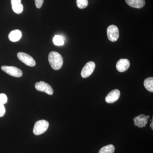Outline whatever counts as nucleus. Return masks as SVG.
I'll list each match as a JSON object with an SVG mask.
<instances>
[{
	"mask_svg": "<svg viewBox=\"0 0 153 153\" xmlns=\"http://www.w3.org/2000/svg\"><path fill=\"white\" fill-rule=\"evenodd\" d=\"M149 118V116H146L144 114H140L136 117L134 118V125L138 127L142 128L146 126L148 123V119Z\"/></svg>",
	"mask_w": 153,
	"mask_h": 153,
	"instance_id": "8",
	"label": "nucleus"
},
{
	"mask_svg": "<svg viewBox=\"0 0 153 153\" xmlns=\"http://www.w3.org/2000/svg\"><path fill=\"white\" fill-rule=\"evenodd\" d=\"M153 118H152V123H151L150 124V127L151 128H152V129L153 130Z\"/></svg>",
	"mask_w": 153,
	"mask_h": 153,
	"instance_id": "21",
	"label": "nucleus"
},
{
	"mask_svg": "<svg viewBox=\"0 0 153 153\" xmlns=\"http://www.w3.org/2000/svg\"><path fill=\"white\" fill-rule=\"evenodd\" d=\"M48 60L51 67L55 70H59L63 65V57L57 52H52L48 56Z\"/></svg>",
	"mask_w": 153,
	"mask_h": 153,
	"instance_id": "1",
	"label": "nucleus"
},
{
	"mask_svg": "<svg viewBox=\"0 0 153 153\" xmlns=\"http://www.w3.org/2000/svg\"><path fill=\"white\" fill-rule=\"evenodd\" d=\"M44 1V0H35L36 7L38 9L41 8V7L43 5Z\"/></svg>",
	"mask_w": 153,
	"mask_h": 153,
	"instance_id": "20",
	"label": "nucleus"
},
{
	"mask_svg": "<svg viewBox=\"0 0 153 153\" xmlns=\"http://www.w3.org/2000/svg\"><path fill=\"white\" fill-rule=\"evenodd\" d=\"M130 65L129 61L127 59H121L117 61L116 64V68L117 71L123 72L128 69Z\"/></svg>",
	"mask_w": 153,
	"mask_h": 153,
	"instance_id": "10",
	"label": "nucleus"
},
{
	"mask_svg": "<svg viewBox=\"0 0 153 153\" xmlns=\"http://www.w3.org/2000/svg\"><path fill=\"white\" fill-rule=\"evenodd\" d=\"M126 2L130 7L135 8H141L145 5V0H126Z\"/></svg>",
	"mask_w": 153,
	"mask_h": 153,
	"instance_id": "12",
	"label": "nucleus"
},
{
	"mask_svg": "<svg viewBox=\"0 0 153 153\" xmlns=\"http://www.w3.org/2000/svg\"><path fill=\"white\" fill-rule=\"evenodd\" d=\"M6 112L5 108L4 105L0 103V117H2Z\"/></svg>",
	"mask_w": 153,
	"mask_h": 153,
	"instance_id": "19",
	"label": "nucleus"
},
{
	"mask_svg": "<svg viewBox=\"0 0 153 153\" xmlns=\"http://www.w3.org/2000/svg\"><path fill=\"white\" fill-rule=\"evenodd\" d=\"M120 95V91L118 89L113 90L106 96L105 98V101L108 103H114L115 102L117 101Z\"/></svg>",
	"mask_w": 153,
	"mask_h": 153,
	"instance_id": "9",
	"label": "nucleus"
},
{
	"mask_svg": "<svg viewBox=\"0 0 153 153\" xmlns=\"http://www.w3.org/2000/svg\"><path fill=\"white\" fill-rule=\"evenodd\" d=\"M144 85L146 89L150 92H153V78L150 77L147 78L144 81Z\"/></svg>",
	"mask_w": 153,
	"mask_h": 153,
	"instance_id": "14",
	"label": "nucleus"
},
{
	"mask_svg": "<svg viewBox=\"0 0 153 153\" xmlns=\"http://www.w3.org/2000/svg\"><path fill=\"white\" fill-rule=\"evenodd\" d=\"M107 35L110 41L111 42L116 41L119 37L118 28L115 25H110L107 29Z\"/></svg>",
	"mask_w": 153,
	"mask_h": 153,
	"instance_id": "3",
	"label": "nucleus"
},
{
	"mask_svg": "<svg viewBox=\"0 0 153 153\" xmlns=\"http://www.w3.org/2000/svg\"><path fill=\"white\" fill-rule=\"evenodd\" d=\"M7 97L5 94H0V103L3 105L6 104L7 102Z\"/></svg>",
	"mask_w": 153,
	"mask_h": 153,
	"instance_id": "18",
	"label": "nucleus"
},
{
	"mask_svg": "<svg viewBox=\"0 0 153 153\" xmlns=\"http://www.w3.org/2000/svg\"><path fill=\"white\" fill-rule=\"evenodd\" d=\"M76 5L79 8H85L88 5V0H76Z\"/></svg>",
	"mask_w": 153,
	"mask_h": 153,
	"instance_id": "17",
	"label": "nucleus"
},
{
	"mask_svg": "<svg viewBox=\"0 0 153 153\" xmlns=\"http://www.w3.org/2000/svg\"><path fill=\"white\" fill-rule=\"evenodd\" d=\"M53 43L56 46H62L64 44V40L62 36L59 35H56L53 39Z\"/></svg>",
	"mask_w": 153,
	"mask_h": 153,
	"instance_id": "16",
	"label": "nucleus"
},
{
	"mask_svg": "<svg viewBox=\"0 0 153 153\" xmlns=\"http://www.w3.org/2000/svg\"><path fill=\"white\" fill-rule=\"evenodd\" d=\"M22 36L21 30H15L11 31L9 34L8 37L10 41L12 42H17L20 40Z\"/></svg>",
	"mask_w": 153,
	"mask_h": 153,
	"instance_id": "13",
	"label": "nucleus"
},
{
	"mask_svg": "<svg viewBox=\"0 0 153 153\" xmlns=\"http://www.w3.org/2000/svg\"><path fill=\"white\" fill-rule=\"evenodd\" d=\"M1 69L7 74L15 77H21L23 75L22 70L15 66H3Z\"/></svg>",
	"mask_w": 153,
	"mask_h": 153,
	"instance_id": "5",
	"label": "nucleus"
},
{
	"mask_svg": "<svg viewBox=\"0 0 153 153\" xmlns=\"http://www.w3.org/2000/svg\"><path fill=\"white\" fill-rule=\"evenodd\" d=\"M17 56L19 60L26 65L31 67L36 66V62L34 58L27 53L19 52L17 54Z\"/></svg>",
	"mask_w": 153,
	"mask_h": 153,
	"instance_id": "4",
	"label": "nucleus"
},
{
	"mask_svg": "<svg viewBox=\"0 0 153 153\" xmlns=\"http://www.w3.org/2000/svg\"><path fill=\"white\" fill-rule=\"evenodd\" d=\"M11 4L13 10L16 13H22L24 10V6L21 0H11Z\"/></svg>",
	"mask_w": 153,
	"mask_h": 153,
	"instance_id": "11",
	"label": "nucleus"
},
{
	"mask_svg": "<svg viewBox=\"0 0 153 153\" xmlns=\"http://www.w3.org/2000/svg\"><path fill=\"white\" fill-rule=\"evenodd\" d=\"M49 123L47 121L42 120L36 122L33 128V133L36 135H40L47 131Z\"/></svg>",
	"mask_w": 153,
	"mask_h": 153,
	"instance_id": "2",
	"label": "nucleus"
},
{
	"mask_svg": "<svg viewBox=\"0 0 153 153\" xmlns=\"http://www.w3.org/2000/svg\"><path fill=\"white\" fill-rule=\"evenodd\" d=\"M115 150L114 146L110 144L105 146L100 150L98 153H114Z\"/></svg>",
	"mask_w": 153,
	"mask_h": 153,
	"instance_id": "15",
	"label": "nucleus"
},
{
	"mask_svg": "<svg viewBox=\"0 0 153 153\" xmlns=\"http://www.w3.org/2000/svg\"><path fill=\"white\" fill-rule=\"evenodd\" d=\"M95 66V63L93 61H89L86 63L81 71L82 77L85 78L90 76L94 71Z\"/></svg>",
	"mask_w": 153,
	"mask_h": 153,
	"instance_id": "6",
	"label": "nucleus"
},
{
	"mask_svg": "<svg viewBox=\"0 0 153 153\" xmlns=\"http://www.w3.org/2000/svg\"><path fill=\"white\" fill-rule=\"evenodd\" d=\"M35 88L37 90L45 92L49 95L53 94V90L51 85L44 81H41L36 82L35 84Z\"/></svg>",
	"mask_w": 153,
	"mask_h": 153,
	"instance_id": "7",
	"label": "nucleus"
}]
</instances>
